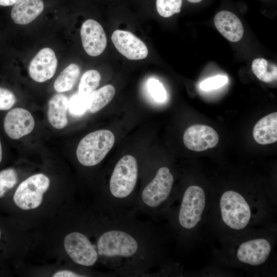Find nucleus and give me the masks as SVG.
<instances>
[{
	"mask_svg": "<svg viewBox=\"0 0 277 277\" xmlns=\"http://www.w3.org/2000/svg\"><path fill=\"white\" fill-rule=\"evenodd\" d=\"M105 211L102 228L92 244L98 261L102 260L112 276L155 275L162 254L154 225L139 219L135 211Z\"/></svg>",
	"mask_w": 277,
	"mask_h": 277,
	"instance_id": "1",
	"label": "nucleus"
},
{
	"mask_svg": "<svg viewBox=\"0 0 277 277\" xmlns=\"http://www.w3.org/2000/svg\"><path fill=\"white\" fill-rule=\"evenodd\" d=\"M188 2L192 3H197L201 2L202 0H187Z\"/></svg>",
	"mask_w": 277,
	"mask_h": 277,
	"instance_id": "31",
	"label": "nucleus"
},
{
	"mask_svg": "<svg viewBox=\"0 0 277 277\" xmlns=\"http://www.w3.org/2000/svg\"><path fill=\"white\" fill-rule=\"evenodd\" d=\"M43 0H19L11 11V17L14 23L26 25L35 19L43 11Z\"/></svg>",
	"mask_w": 277,
	"mask_h": 277,
	"instance_id": "15",
	"label": "nucleus"
},
{
	"mask_svg": "<svg viewBox=\"0 0 277 277\" xmlns=\"http://www.w3.org/2000/svg\"><path fill=\"white\" fill-rule=\"evenodd\" d=\"M101 75L95 70H89L82 75L78 86V93L89 96L98 86Z\"/></svg>",
	"mask_w": 277,
	"mask_h": 277,
	"instance_id": "21",
	"label": "nucleus"
},
{
	"mask_svg": "<svg viewBox=\"0 0 277 277\" xmlns=\"http://www.w3.org/2000/svg\"><path fill=\"white\" fill-rule=\"evenodd\" d=\"M17 180V174L13 168H7L0 171V197L16 184Z\"/></svg>",
	"mask_w": 277,
	"mask_h": 277,
	"instance_id": "24",
	"label": "nucleus"
},
{
	"mask_svg": "<svg viewBox=\"0 0 277 277\" xmlns=\"http://www.w3.org/2000/svg\"><path fill=\"white\" fill-rule=\"evenodd\" d=\"M53 277H81L84 276L83 275L74 272L70 270H61L55 273Z\"/></svg>",
	"mask_w": 277,
	"mask_h": 277,
	"instance_id": "28",
	"label": "nucleus"
},
{
	"mask_svg": "<svg viewBox=\"0 0 277 277\" xmlns=\"http://www.w3.org/2000/svg\"><path fill=\"white\" fill-rule=\"evenodd\" d=\"M1 230H0V236H1Z\"/></svg>",
	"mask_w": 277,
	"mask_h": 277,
	"instance_id": "32",
	"label": "nucleus"
},
{
	"mask_svg": "<svg viewBox=\"0 0 277 277\" xmlns=\"http://www.w3.org/2000/svg\"><path fill=\"white\" fill-rule=\"evenodd\" d=\"M89 106V96L78 93L73 95L68 101V109L73 115L81 116L88 110Z\"/></svg>",
	"mask_w": 277,
	"mask_h": 277,
	"instance_id": "22",
	"label": "nucleus"
},
{
	"mask_svg": "<svg viewBox=\"0 0 277 277\" xmlns=\"http://www.w3.org/2000/svg\"><path fill=\"white\" fill-rule=\"evenodd\" d=\"M64 246L68 256L78 265L92 267L98 262L94 246L82 232L74 231L68 234L64 239Z\"/></svg>",
	"mask_w": 277,
	"mask_h": 277,
	"instance_id": "7",
	"label": "nucleus"
},
{
	"mask_svg": "<svg viewBox=\"0 0 277 277\" xmlns=\"http://www.w3.org/2000/svg\"><path fill=\"white\" fill-rule=\"evenodd\" d=\"M16 101V96L12 91L0 87V110H7L11 109Z\"/></svg>",
	"mask_w": 277,
	"mask_h": 277,
	"instance_id": "27",
	"label": "nucleus"
},
{
	"mask_svg": "<svg viewBox=\"0 0 277 277\" xmlns=\"http://www.w3.org/2000/svg\"><path fill=\"white\" fill-rule=\"evenodd\" d=\"M57 66L56 55L51 48L42 49L31 61L30 76L38 83L46 82L53 77Z\"/></svg>",
	"mask_w": 277,
	"mask_h": 277,
	"instance_id": "13",
	"label": "nucleus"
},
{
	"mask_svg": "<svg viewBox=\"0 0 277 277\" xmlns=\"http://www.w3.org/2000/svg\"><path fill=\"white\" fill-rule=\"evenodd\" d=\"M216 29L226 39L232 42L241 39L244 34L243 25L238 17L231 12L223 10L214 18Z\"/></svg>",
	"mask_w": 277,
	"mask_h": 277,
	"instance_id": "14",
	"label": "nucleus"
},
{
	"mask_svg": "<svg viewBox=\"0 0 277 277\" xmlns=\"http://www.w3.org/2000/svg\"><path fill=\"white\" fill-rule=\"evenodd\" d=\"M148 90L156 101L163 102L167 97L166 91L163 85L156 79H150L147 83Z\"/></svg>",
	"mask_w": 277,
	"mask_h": 277,
	"instance_id": "25",
	"label": "nucleus"
},
{
	"mask_svg": "<svg viewBox=\"0 0 277 277\" xmlns=\"http://www.w3.org/2000/svg\"><path fill=\"white\" fill-rule=\"evenodd\" d=\"M271 250L270 243L266 239L250 240L239 246L236 251V257L242 263L258 266L267 261Z\"/></svg>",
	"mask_w": 277,
	"mask_h": 277,
	"instance_id": "12",
	"label": "nucleus"
},
{
	"mask_svg": "<svg viewBox=\"0 0 277 277\" xmlns=\"http://www.w3.org/2000/svg\"><path fill=\"white\" fill-rule=\"evenodd\" d=\"M254 140L261 145L277 141V112L269 114L260 119L253 130Z\"/></svg>",
	"mask_w": 277,
	"mask_h": 277,
	"instance_id": "16",
	"label": "nucleus"
},
{
	"mask_svg": "<svg viewBox=\"0 0 277 277\" xmlns=\"http://www.w3.org/2000/svg\"><path fill=\"white\" fill-rule=\"evenodd\" d=\"M19 0H0V5L3 6H9L14 5Z\"/></svg>",
	"mask_w": 277,
	"mask_h": 277,
	"instance_id": "29",
	"label": "nucleus"
},
{
	"mask_svg": "<svg viewBox=\"0 0 277 277\" xmlns=\"http://www.w3.org/2000/svg\"><path fill=\"white\" fill-rule=\"evenodd\" d=\"M228 78L224 75H216L203 81L200 85L201 88L204 91H209L219 88L225 85Z\"/></svg>",
	"mask_w": 277,
	"mask_h": 277,
	"instance_id": "26",
	"label": "nucleus"
},
{
	"mask_svg": "<svg viewBox=\"0 0 277 277\" xmlns=\"http://www.w3.org/2000/svg\"><path fill=\"white\" fill-rule=\"evenodd\" d=\"M219 135L212 127L201 124L189 127L185 131L183 142L189 149L202 151L214 147L219 142Z\"/></svg>",
	"mask_w": 277,
	"mask_h": 277,
	"instance_id": "8",
	"label": "nucleus"
},
{
	"mask_svg": "<svg viewBox=\"0 0 277 277\" xmlns=\"http://www.w3.org/2000/svg\"><path fill=\"white\" fill-rule=\"evenodd\" d=\"M115 93V89L111 85L95 90L89 95V111L94 113L101 110L112 100Z\"/></svg>",
	"mask_w": 277,
	"mask_h": 277,
	"instance_id": "18",
	"label": "nucleus"
},
{
	"mask_svg": "<svg viewBox=\"0 0 277 277\" xmlns=\"http://www.w3.org/2000/svg\"><path fill=\"white\" fill-rule=\"evenodd\" d=\"M68 104L67 97L60 93L54 95L49 100L47 116L49 123L54 128L61 129L67 125Z\"/></svg>",
	"mask_w": 277,
	"mask_h": 277,
	"instance_id": "17",
	"label": "nucleus"
},
{
	"mask_svg": "<svg viewBox=\"0 0 277 277\" xmlns=\"http://www.w3.org/2000/svg\"><path fill=\"white\" fill-rule=\"evenodd\" d=\"M80 73L79 67L71 64L66 67L56 78L54 88L57 92L61 93L71 90L74 86Z\"/></svg>",
	"mask_w": 277,
	"mask_h": 277,
	"instance_id": "19",
	"label": "nucleus"
},
{
	"mask_svg": "<svg viewBox=\"0 0 277 277\" xmlns=\"http://www.w3.org/2000/svg\"><path fill=\"white\" fill-rule=\"evenodd\" d=\"M182 0H156V6L159 14L169 17L181 11Z\"/></svg>",
	"mask_w": 277,
	"mask_h": 277,
	"instance_id": "23",
	"label": "nucleus"
},
{
	"mask_svg": "<svg viewBox=\"0 0 277 277\" xmlns=\"http://www.w3.org/2000/svg\"><path fill=\"white\" fill-rule=\"evenodd\" d=\"M206 204L205 193L197 185L188 186L184 191L175 214V223L180 230L189 231L201 220Z\"/></svg>",
	"mask_w": 277,
	"mask_h": 277,
	"instance_id": "4",
	"label": "nucleus"
},
{
	"mask_svg": "<svg viewBox=\"0 0 277 277\" xmlns=\"http://www.w3.org/2000/svg\"><path fill=\"white\" fill-rule=\"evenodd\" d=\"M220 210L223 222L232 229L242 230L250 222V205L244 196L235 191L227 190L223 193Z\"/></svg>",
	"mask_w": 277,
	"mask_h": 277,
	"instance_id": "5",
	"label": "nucleus"
},
{
	"mask_svg": "<svg viewBox=\"0 0 277 277\" xmlns=\"http://www.w3.org/2000/svg\"><path fill=\"white\" fill-rule=\"evenodd\" d=\"M251 69L257 78L263 82L270 83L276 80V65L264 58L254 59L252 63Z\"/></svg>",
	"mask_w": 277,
	"mask_h": 277,
	"instance_id": "20",
	"label": "nucleus"
},
{
	"mask_svg": "<svg viewBox=\"0 0 277 277\" xmlns=\"http://www.w3.org/2000/svg\"><path fill=\"white\" fill-rule=\"evenodd\" d=\"M111 40L118 51L129 60H142L148 55L145 43L129 31L116 30L112 33Z\"/></svg>",
	"mask_w": 277,
	"mask_h": 277,
	"instance_id": "10",
	"label": "nucleus"
},
{
	"mask_svg": "<svg viewBox=\"0 0 277 277\" xmlns=\"http://www.w3.org/2000/svg\"><path fill=\"white\" fill-rule=\"evenodd\" d=\"M114 142V134L109 130L91 132L80 141L76 151L77 159L84 166H94L103 161Z\"/></svg>",
	"mask_w": 277,
	"mask_h": 277,
	"instance_id": "3",
	"label": "nucleus"
},
{
	"mask_svg": "<svg viewBox=\"0 0 277 277\" xmlns=\"http://www.w3.org/2000/svg\"><path fill=\"white\" fill-rule=\"evenodd\" d=\"M81 36L86 52L96 56L103 53L107 45V38L101 24L92 19L86 20L82 25Z\"/></svg>",
	"mask_w": 277,
	"mask_h": 277,
	"instance_id": "11",
	"label": "nucleus"
},
{
	"mask_svg": "<svg viewBox=\"0 0 277 277\" xmlns=\"http://www.w3.org/2000/svg\"><path fill=\"white\" fill-rule=\"evenodd\" d=\"M49 177L43 173L31 175L22 182L13 195L16 205L23 210L36 208L50 186Z\"/></svg>",
	"mask_w": 277,
	"mask_h": 277,
	"instance_id": "6",
	"label": "nucleus"
},
{
	"mask_svg": "<svg viewBox=\"0 0 277 277\" xmlns=\"http://www.w3.org/2000/svg\"><path fill=\"white\" fill-rule=\"evenodd\" d=\"M35 126L32 115L27 110L17 107L10 110L4 118V130L12 139H19L30 133Z\"/></svg>",
	"mask_w": 277,
	"mask_h": 277,
	"instance_id": "9",
	"label": "nucleus"
},
{
	"mask_svg": "<svg viewBox=\"0 0 277 277\" xmlns=\"http://www.w3.org/2000/svg\"><path fill=\"white\" fill-rule=\"evenodd\" d=\"M2 145L0 141V163L2 161Z\"/></svg>",
	"mask_w": 277,
	"mask_h": 277,
	"instance_id": "30",
	"label": "nucleus"
},
{
	"mask_svg": "<svg viewBox=\"0 0 277 277\" xmlns=\"http://www.w3.org/2000/svg\"><path fill=\"white\" fill-rule=\"evenodd\" d=\"M138 165L132 155L121 157L114 166L103 198L104 209L112 212L135 211Z\"/></svg>",
	"mask_w": 277,
	"mask_h": 277,
	"instance_id": "2",
	"label": "nucleus"
}]
</instances>
